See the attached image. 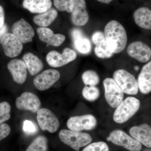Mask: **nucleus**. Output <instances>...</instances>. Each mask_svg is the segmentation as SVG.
<instances>
[{
    "mask_svg": "<svg viewBox=\"0 0 151 151\" xmlns=\"http://www.w3.org/2000/svg\"><path fill=\"white\" fill-rule=\"evenodd\" d=\"M104 35L107 47L113 53L124 51L127 46L128 38L123 26L116 20H111L106 25Z\"/></svg>",
    "mask_w": 151,
    "mask_h": 151,
    "instance_id": "f257e3e1",
    "label": "nucleus"
},
{
    "mask_svg": "<svg viewBox=\"0 0 151 151\" xmlns=\"http://www.w3.org/2000/svg\"><path fill=\"white\" fill-rule=\"evenodd\" d=\"M140 106L139 100L134 97H127L116 107L113 114V120L118 124L125 123L137 112Z\"/></svg>",
    "mask_w": 151,
    "mask_h": 151,
    "instance_id": "f03ea898",
    "label": "nucleus"
},
{
    "mask_svg": "<svg viewBox=\"0 0 151 151\" xmlns=\"http://www.w3.org/2000/svg\"><path fill=\"white\" fill-rule=\"evenodd\" d=\"M60 140L76 151H79L92 142V137L88 133L70 130L63 129L59 132Z\"/></svg>",
    "mask_w": 151,
    "mask_h": 151,
    "instance_id": "7ed1b4c3",
    "label": "nucleus"
},
{
    "mask_svg": "<svg viewBox=\"0 0 151 151\" xmlns=\"http://www.w3.org/2000/svg\"><path fill=\"white\" fill-rule=\"evenodd\" d=\"M113 79L123 90L129 95H136L139 92L137 81L135 76L127 70L121 69L113 73Z\"/></svg>",
    "mask_w": 151,
    "mask_h": 151,
    "instance_id": "20e7f679",
    "label": "nucleus"
},
{
    "mask_svg": "<svg viewBox=\"0 0 151 151\" xmlns=\"http://www.w3.org/2000/svg\"><path fill=\"white\" fill-rule=\"evenodd\" d=\"M107 140L130 151H140L142 149L140 143L121 130L111 132Z\"/></svg>",
    "mask_w": 151,
    "mask_h": 151,
    "instance_id": "39448f33",
    "label": "nucleus"
},
{
    "mask_svg": "<svg viewBox=\"0 0 151 151\" xmlns=\"http://www.w3.org/2000/svg\"><path fill=\"white\" fill-rule=\"evenodd\" d=\"M103 85L105 100L111 108H116L124 99V92L113 78H105Z\"/></svg>",
    "mask_w": 151,
    "mask_h": 151,
    "instance_id": "423d86ee",
    "label": "nucleus"
},
{
    "mask_svg": "<svg viewBox=\"0 0 151 151\" xmlns=\"http://www.w3.org/2000/svg\"><path fill=\"white\" fill-rule=\"evenodd\" d=\"M37 119L39 126L43 131L47 130L50 133H54L58 129L60 126L58 119L48 109L40 108L37 112Z\"/></svg>",
    "mask_w": 151,
    "mask_h": 151,
    "instance_id": "0eeeda50",
    "label": "nucleus"
},
{
    "mask_svg": "<svg viewBox=\"0 0 151 151\" xmlns=\"http://www.w3.org/2000/svg\"><path fill=\"white\" fill-rule=\"evenodd\" d=\"M77 54L73 50L65 48L62 54L55 50L49 52L46 56L47 62L51 67H60L73 61L76 58Z\"/></svg>",
    "mask_w": 151,
    "mask_h": 151,
    "instance_id": "6e6552de",
    "label": "nucleus"
},
{
    "mask_svg": "<svg viewBox=\"0 0 151 151\" xmlns=\"http://www.w3.org/2000/svg\"><path fill=\"white\" fill-rule=\"evenodd\" d=\"M97 121L93 115L90 114L72 117L67 123L68 128L70 130L81 131L93 129L97 126Z\"/></svg>",
    "mask_w": 151,
    "mask_h": 151,
    "instance_id": "1a4fd4ad",
    "label": "nucleus"
},
{
    "mask_svg": "<svg viewBox=\"0 0 151 151\" xmlns=\"http://www.w3.org/2000/svg\"><path fill=\"white\" fill-rule=\"evenodd\" d=\"M60 76V73L58 70L47 69L36 76L34 79V84L38 90H47L59 80Z\"/></svg>",
    "mask_w": 151,
    "mask_h": 151,
    "instance_id": "9d476101",
    "label": "nucleus"
},
{
    "mask_svg": "<svg viewBox=\"0 0 151 151\" xmlns=\"http://www.w3.org/2000/svg\"><path fill=\"white\" fill-rule=\"evenodd\" d=\"M6 56L13 58L18 56L22 51V43L11 33H6L1 41Z\"/></svg>",
    "mask_w": 151,
    "mask_h": 151,
    "instance_id": "9b49d317",
    "label": "nucleus"
},
{
    "mask_svg": "<svg viewBox=\"0 0 151 151\" xmlns=\"http://www.w3.org/2000/svg\"><path fill=\"white\" fill-rule=\"evenodd\" d=\"M12 31L13 34L23 43L31 42L35 35L32 26L23 18L14 23Z\"/></svg>",
    "mask_w": 151,
    "mask_h": 151,
    "instance_id": "f8f14e48",
    "label": "nucleus"
},
{
    "mask_svg": "<svg viewBox=\"0 0 151 151\" xmlns=\"http://www.w3.org/2000/svg\"><path fill=\"white\" fill-rule=\"evenodd\" d=\"M41 105L38 97L31 92H24L16 100V106L19 110L30 111L34 113H37Z\"/></svg>",
    "mask_w": 151,
    "mask_h": 151,
    "instance_id": "ddd939ff",
    "label": "nucleus"
},
{
    "mask_svg": "<svg viewBox=\"0 0 151 151\" xmlns=\"http://www.w3.org/2000/svg\"><path fill=\"white\" fill-rule=\"evenodd\" d=\"M127 51L131 57L141 62L146 63L151 59L150 47L142 42H132L128 46Z\"/></svg>",
    "mask_w": 151,
    "mask_h": 151,
    "instance_id": "4468645a",
    "label": "nucleus"
},
{
    "mask_svg": "<svg viewBox=\"0 0 151 151\" xmlns=\"http://www.w3.org/2000/svg\"><path fill=\"white\" fill-rule=\"evenodd\" d=\"M71 13V22L76 26H83L89 21L85 0H74V5Z\"/></svg>",
    "mask_w": 151,
    "mask_h": 151,
    "instance_id": "2eb2a0df",
    "label": "nucleus"
},
{
    "mask_svg": "<svg viewBox=\"0 0 151 151\" xmlns=\"http://www.w3.org/2000/svg\"><path fill=\"white\" fill-rule=\"evenodd\" d=\"M7 68L15 82L19 84H23L25 82L27 77V68L23 60H12L8 63Z\"/></svg>",
    "mask_w": 151,
    "mask_h": 151,
    "instance_id": "dca6fc26",
    "label": "nucleus"
},
{
    "mask_svg": "<svg viewBox=\"0 0 151 151\" xmlns=\"http://www.w3.org/2000/svg\"><path fill=\"white\" fill-rule=\"evenodd\" d=\"M130 134L139 142L148 148L151 147V128L147 124L132 127Z\"/></svg>",
    "mask_w": 151,
    "mask_h": 151,
    "instance_id": "f3484780",
    "label": "nucleus"
},
{
    "mask_svg": "<svg viewBox=\"0 0 151 151\" xmlns=\"http://www.w3.org/2000/svg\"><path fill=\"white\" fill-rule=\"evenodd\" d=\"M37 34L41 41L54 47H58L65 41V36L61 34H55L51 29L47 27L38 28Z\"/></svg>",
    "mask_w": 151,
    "mask_h": 151,
    "instance_id": "a211bd4d",
    "label": "nucleus"
},
{
    "mask_svg": "<svg viewBox=\"0 0 151 151\" xmlns=\"http://www.w3.org/2000/svg\"><path fill=\"white\" fill-rule=\"evenodd\" d=\"M71 35L74 47L78 52L83 54L90 52L92 49L91 42L81 29H73Z\"/></svg>",
    "mask_w": 151,
    "mask_h": 151,
    "instance_id": "6ab92c4d",
    "label": "nucleus"
},
{
    "mask_svg": "<svg viewBox=\"0 0 151 151\" xmlns=\"http://www.w3.org/2000/svg\"><path fill=\"white\" fill-rule=\"evenodd\" d=\"M139 89L141 93L148 94L151 91V61L143 66L138 79Z\"/></svg>",
    "mask_w": 151,
    "mask_h": 151,
    "instance_id": "aec40b11",
    "label": "nucleus"
},
{
    "mask_svg": "<svg viewBox=\"0 0 151 151\" xmlns=\"http://www.w3.org/2000/svg\"><path fill=\"white\" fill-rule=\"evenodd\" d=\"M23 6L33 14L45 12L52 6L51 0H24Z\"/></svg>",
    "mask_w": 151,
    "mask_h": 151,
    "instance_id": "412c9836",
    "label": "nucleus"
},
{
    "mask_svg": "<svg viewBox=\"0 0 151 151\" xmlns=\"http://www.w3.org/2000/svg\"><path fill=\"white\" fill-rule=\"evenodd\" d=\"M134 17L136 24L144 29H151V11L147 7L139 8L135 11Z\"/></svg>",
    "mask_w": 151,
    "mask_h": 151,
    "instance_id": "4be33fe9",
    "label": "nucleus"
},
{
    "mask_svg": "<svg viewBox=\"0 0 151 151\" xmlns=\"http://www.w3.org/2000/svg\"><path fill=\"white\" fill-rule=\"evenodd\" d=\"M23 59V61L31 75H36L43 69V63L37 56L31 52L26 53Z\"/></svg>",
    "mask_w": 151,
    "mask_h": 151,
    "instance_id": "5701e85b",
    "label": "nucleus"
},
{
    "mask_svg": "<svg viewBox=\"0 0 151 151\" xmlns=\"http://www.w3.org/2000/svg\"><path fill=\"white\" fill-rule=\"evenodd\" d=\"M57 16V11L55 9L51 8L45 12L35 16L33 20L39 26L47 27L55 20Z\"/></svg>",
    "mask_w": 151,
    "mask_h": 151,
    "instance_id": "b1692460",
    "label": "nucleus"
},
{
    "mask_svg": "<svg viewBox=\"0 0 151 151\" xmlns=\"http://www.w3.org/2000/svg\"><path fill=\"white\" fill-rule=\"evenodd\" d=\"M48 141L46 137L39 136L29 146L26 151H47Z\"/></svg>",
    "mask_w": 151,
    "mask_h": 151,
    "instance_id": "393cba45",
    "label": "nucleus"
},
{
    "mask_svg": "<svg viewBox=\"0 0 151 151\" xmlns=\"http://www.w3.org/2000/svg\"><path fill=\"white\" fill-rule=\"evenodd\" d=\"M82 79L85 86H96L100 82V77L97 72L87 70L83 73Z\"/></svg>",
    "mask_w": 151,
    "mask_h": 151,
    "instance_id": "a878e982",
    "label": "nucleus"
},
{
    "mask_svg": "<svg viewBox=\"0 0 151 151\" xmlns=\"http://www.w3.org/2000/svg\"><path fill=\"white\" fill-rule=\"evenodd\" d=\"M82 93L86 100L91 102L97 100L100 95V90L96 86H85L82 90Z\"/></svg>",
    "mask_w": 151,
    "mask_h": 151,
    "instance_id": "bb28decb",
    "label": "nucleus"
},
{
    "mask_svg": "<svg viewBox=\"0 0 151 151\" xmlns=\"http://www.w3.org/2000/svg\"><path fill=\"white\" fill-rule=\"evenodd\" d=\"M55 6L60 12L71 13L74 5V0H53Z\"/></svg>",
    "mask_w": 151,
    "mask_h": 151,
    "instance_id": "cd10ccee",
    "label": "nucleus"
},
{
    "mask_svg": "<svg viewBox=\"0 0 151 151\" xmlns=\"http://www.w3.org/2000/svg\"><path fill=\"white\" fill-rule=\"evenodd\" d=\"M11 107L6 102L0 103V125L10 119Z\"/></svg>",
    "mask_w": 151,
    "mask_h": 151,
    "instance_id": "c85d7f7f",
    "label": "nucleus"
},
{
    "mask_svg": "<svg viewBox=\"0 0 151 151\" xmlns=\"http://www.w3.org/2000/svg\"><path fill=\"white\" fill-rule=\"evenodd\" d=\"M94 52L97 57L101 58H109L113 54L108 48L106 42L100 45H96Z\"/></svg>",
    "mask_w": 151,
    "mask_h": 151,
    "instance_id": "c756f323",
    "label": "nucleus"
},
{
    "mask_svg": "<svg viewBox=\"0 0 151 151\" xmlns=\"http://www.w3.org/2000/svg\"><path fill=\"white\" fill-rule=\"evenodd\" d=\"M82 151H109V148L105 142H98L88 145Z\"/></svg>",
    "mask_w": 151,
    "mask_h": 151,
    "instance_id": "7c9ffc66",
    "label": "nucleus"
},
{
    "mask_svg": "<svg viewBox=\"0 0 151 151\" xmlns=\"http://www.w3.org/2000/svg\"><path fill=\"white\" fill-rule=\"evenodd\" d=\"M23 130L27 134L33 135L37 133L38 129L36 125L29 120H26L24 122Z\"/></svg>",
    "mask_w": 151,
    "mask_h": 151,
    "instance_id": "2f4dec72",
    "label": "nucleus"
},
{
    "mask_svg": "<svg viewBox=\"0 0 151 151\" xmlns=\"http://www.w3.org/2000/svg\"><path fill=\"white\" fill-rule=\"evenodd\" d=\"M92 41L95 45H100L106 42L105 35L101 31H96L92 36Z\"/></svg>",
    "mask_w": 151,
    "mask_h": 151,
    "instance_id": "473e14b6",
    "label": "nucleus"
},
{
    "mask_svg": "<svg viewBox=\"0 0 151 151\" xmlns=\"http://www.w3.org/2000/svg\"><path fill=\"white\" fill-rule=\"evenodd\" d=\"M11 128L8 124H3L0 125V141L7 137L10 134Z\"/></svg>",
    "mask_w": 151,
    "mask_h": 151,
    "instance_id": "72a5a7b5",
    "label": "nucleus"
},
{
    "mask_svg": "<svg viewBox=\"0 0 151 151\" xmlns=\"http://www.w3.org/2000/svg\"><path fill=\"white\" fill-rule=\"evenodd\" d=\"M5 14L4 9L0 5V28L4 24Z\"/></svg>",
    "mask_w": 151,
    "mask_h": 151,
    "instance_id": "f704fd0d",
    "label": "nucleus"
},
{
    "mask_svg": "<svg viewBox=\"0 0 151 151\" xmlns=\"http://www.w3.org/2000/svg\"><path fill=\"white\" fill-rule=\"evenodd\" d=\"M7 26L5 24L1 27L0 28V41H1V40L2 38L4 35L6 33H7Z\"/></svg>",
    "mask_w": 151,
    "mask_h": 151,
    "instance_id": "c9c22d12",
    "label": "nucleus"
},
{
    "mask_svg": "<svg viewBox=\"0 0 151 151\" xmlns=\"http://www.w3.org/2000/svg\"><path fill=\"white\" fill-rule=\"evenodd\" d=\"M100 3H103V4H109L111 1L113 0H97Z\"/></svg>",
    "mask_w": 151,
    "mask_h": 151,
    "instance_id": "e433bc0d",
    "label": "nucleus"
},
{
    "mask_svg": "<svg viewBox=\"0 0 151 151\" xmlns=\"http://www.w3.org/2000/svg\"><path fill=\"white\" fill-rule=\"evenodd\" d=\"M135 69H136V70H137L139 69V68H138V66H137V67H135Z\"/></svg>",
    "mask_w": 151,
    "mask_h": 151,
    "instance_id": "4c0bfd02",
    "label": "nucleus"
},
{
    "mask_svg": "<svg viewBox=\"0 0 151 151\" xmlns=\"http://www.w3.org/2000/svg\"><path fill=\"white\" fill-rule=\"evenodd\" d=\"M144 151H151V150H149V149H147V150H145Z\"/></svg>",
    "mask_w": 151,
    "mask_h": 151,
    "instance_id": "58836bf2",
    "label": "nucleus"
}]
</instances>
